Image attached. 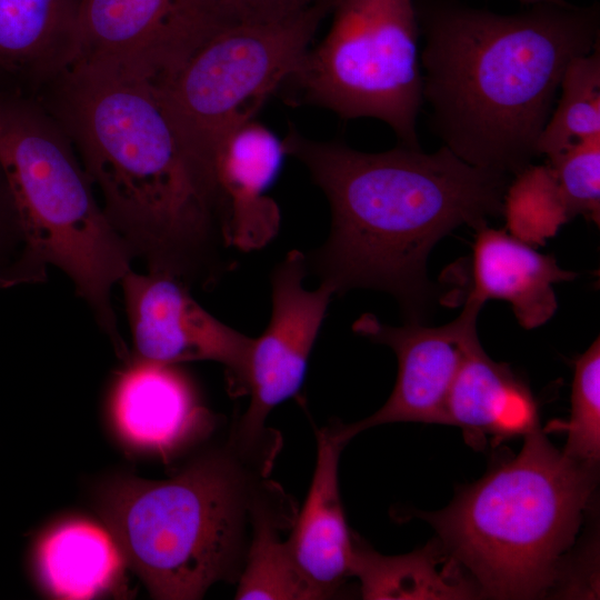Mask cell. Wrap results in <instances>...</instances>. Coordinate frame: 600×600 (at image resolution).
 <instances>
[{
    "mask_svg": "<svg viewBox=\"0 0 600 600\" xmlns=\"http://www.w3.org/2000/svg\"><path fill=\"white\" fill-rule=\"evenodd\" d=\"M23 237L7 177L0 166V273L20 254Z\"/></svg>",
    "mask_w": 600,
    "mask_h": 600,
    "instance_id": "cell-26",
    "label": "cell"
},
{
    "mask_svg": "<svg viewBox=\"0 0 600 600\" xmlns=\"http://www.w3.org/2000/svg\"><path fill=\"white\" fill-rule=\"evenodd\" d=\"M326 37L286 83L293 101L343 119L386 122L402 146L420 148L419 23L413 0H334Z\"/></svg>",
    "mask_w": 600,
    "mask_h": 600,
    "instance_id": "cell-8",
    "label": "cell"
},
{
    "mask_svg": "<svg viewBox=\"0 0 600 600\" xmlns=\"http://www.w3.org/2000/svg\"><path fill=\"white\" fill-rule=\"evenodd\" d=\"M480 309L466 302L460 316L441 327L419 322L393 327L371 313L357 319L352 324L356 333L394 351L398 376L386 403L361 421L336 427L339 438L347 443L368 428L393 422L444 424L449 391L468 347L478 338Z\"/></svg>",
    "mask_w": 600,
    "mask_h": 600,
    "instance_id": "cell-12",
    "label": "cell"
},
{
    "mask_svg": "<svg viewBox=\"0 0 600 600\" xmlns=\"http://www.w3.org/2000/svg\"><path fill=\"white\" fill-rule=\"evenodd\" d=\"M82 0H0V69L62 72L72 62Z\"/></svg>",
    "mask_w": 600,
    "mask_h": 600,
    "instance_id": "cell-18",
    "label": "cell"
},
{
    "mask_svg": "<svg viewBox=\"0 0 600 600\" xmlns=\"http://www.w3.org/2000/svg\"><path fill=\"white\" fill-rule=\"evenodd\" d=\"M238 20L220 0H82L68 68L112 69L158 82Z\"/></svg>",
    "mask_w": 600,
    "mask_h": 600,
    "instance_id": "cell-9",
    "label": "cell"
},
{
    "mask_svg": "<svg viewBox=\"0 0 600 600\" xmlns=\"http://www.w3.org/2000/svg\"><path fill=\"white\" fill-rule=\"evenodd\" d=\"M472 283L466 302L508 301L524 329L546 323L557 310L553 284L576 273L551 256L536 251L517 236L487 226L477 230L471 261Z\"/></svg>",
    "mask_w": 600,
    "mask_h": 600,
    "instance_id": "cell-16",
    "label": "cell"
},
{
    "mask_svg": "<svg viewBox=\"0 0 600 600\" xmlns=\"http://www.w3.org/2000/svg\"><path fill=\"white\" fill-rule=\"evenodd\" d=\"M113 538L87 522L66 523L44 538L39 549L41 574L67 599H88L108 588L120 570Z\"/></svg>",
    "mask_w": 600,
    "mask_h": 600,
    "instance_id": "cell-20",
    "label": "cell"
},
{
    "mask_svg": "<svg viewBox=\"0 0 600 600\" xmlns=\"http://www.w3.org/2000/svg\"><path fill=\"white\" fill-rule=\"evenodd\" d=\"M523 4L532 6L537 3H553V4H567L566 0H519Z\"/></svg>",
    "mask_w": 600,
    "mask_h": 600,
    "instance_id": "cell-28",
    "label": "cell"
},
{
    "mask_svg": "<svg viewBox=\"0 0 600 600\" xmlns=\"http://www.w3.org/2000/svg\"><path fill=\"white\" fill-rule=\"evenodd\" d=\"M513 178L503 200L513 236H549L569 220L548 163L530 164Z\"/></svg>",
    "mask_w": 600,
    "mask_h": 600,
    "instance_id": "cell-23",
    "label": "cell"
},
{
    "mask_svg": "<svg viewBox=\"0 0 600 600\" xmlns=\"http://www.w3.org/2000/svg\"><path fill=\"white\" fill-rule=\"evenodd\" d=\"M333 2L316 0L279 18L234 21L154 82L181 140L202 164L216 173L221 143L297 71Z\"/></svg>",
    "mask_w": 600,
    "mask_h": 600,
    "instance_id": "cell-7",
    "label": "cell"
},
{
    "mask_svg": "<svg viewBox=\"0 0 600 600\" xmlns=\"http://www.w3.org/2000/svg\"><path fill=\"white\" fill-rule=\"evenodd\" d=\"M569 219L577 214L599 222L600 136L571 143L548 157Z\"/></svg>",
    "mask_w": 600,
    "mask_h": 600,
    "instance_id": "cell-25",
    "label": "cell"
},
{
    "mask_svg": "<svg viewBox=\"0 0 600 600\" xmlns=\"http://www.w3.org/2000/svg\"><path fill=\"white\" fill-rule=\"evenodd\" d=\"M413 1L432 129L463 161L513 178L540 156L568 64L599 44V4L501 14L457 0Z\"/></svg>",
    "mask_w": 600,
    "mask_h": 600,
    "instance_id": "cell-3",
    "label": "cell"
},
{
    "mask_svg": "<svg viewBox=\"0 0 600 600\" xmlns=\"http://www.w3.org/2000/svg\"><path fill=\"white\" fill-rule=\"evenodd\" d=\"M563 453L596 468L600 458V339L576 361L570 420Z\"/></svg>",
    "mask_w": 600,
    "mask_h": 600,
    "instance_id": "cell-24",
    "label": "cell"
},
{
    "mask_svg": "<svg viewBox=\"0 0 600 600\" xmlns=\"http://www.w3.org/2000/svg\"><path fill=\"white\" fill-rule=\"evenodd\" d=\"M111 409L130 442L161 452L182 444L207 420L192 381L177 364L136 356L117 378Z\"/></svg>",
    "mask_w": 600,
    "mask_h": 600,
    "instance_id": "cell-15",
    "label": "cell"
},
{
    "mask_svg": "<svg viewBox=\"0 0 600 600\" xmlns=\"http://www.w3.org/2000/svg\"><path fill=\"white\" fill-rule=\"evenodd\" d=\"M594 480L596 468L558 451L537 428L513 459L429 520L484 594L531 598L553 583Z\"/></svg>",
    "mask_w": 600,
    "mask_h": 600,
    "instance_id": "cell-6",
    "label": "cell"
},
{
    "mask_svg": "<svg viewBox=\"0 0 600 600\" xmlns=\"http://www.w3.org/2000/svg\"><path fill=\"white\" fill-rule=\"evenodd\" d=\"M61 74V122L133 258L190 288L234 270L217 176L188 150L154 82L81 66Z\"/></svg>",
    "mask_w": 600,
    "mask_h": 600,
    "instance_id": "cell-1",
    "label": "cell"
},
{
    "mask_svg": "<svg viewBox=\"0 0 600 600\" xmlns=\"http://www.w3.org/2000/svg\"><path fill=\"white\" fill-rule=\"evenodd\" d=\"M242 20L274 19L298 11L316 0H220Z\"/></svg>",
    "mask_w": 600,
    "mask_h": 600,
    "instance_id": "cell-27",
    "label": "cell"
},
{
    "mask_svg": "<svg viewBox=\"0 0 600 600\" xmlns=\"http://www.w3.org/2000/svg\"><path fill=\"white\" fill-rule=\"evenodd\" d=\"M0 166L23 237L0 289L43 282L49 267L60 269L122 353L112 289L133 256L97 201L70 138L30 102L0 93Z\"/></svg>",
    "mask_w": 600,
    "mask_h": 600,
    "instance_id": "cell-5",
    "label": "cell"
},
{
    "mask_svg": "<svg viewBox=\"0 0 600 600\" xmlns=\"http://www.w3.org/2000/svg\"><path fill=\"white\" fill-rule=\"evenodd\" d=\"M447 426L459 427L470 446L481 447L486 436L508 439L539 428L529 388L506 363L490 359L479 339L467 349L446 404Z\"/></svg>",
    "mask_w": 600,
    "mask_h": 600,
    "instance_id": "cell-17",
    "label": "cell"
},
{
    "mask_svg": "<svg viewBox=\"0 0 600 600\" xmlns=\"http://www.w3.org/2000/svg\"><path fill=\"white\" fill-rule=\"evenodd\" d=\"M277 441L229 443L170 479L121 478L99 499L121 556L157 599H199L238 581L256 517L279 489L267 480Z\"/></svg>",
    "mask_w": 600,
    "mask_h": 600,
    "instance_id": "cell-4",
    "label": "cell"
},
{
    "mask_svg": "<svg viewBox=\"0 0 600 600\" xmlns=\"http://www.w3.org/2000/svg\"><path fill=\"white\" fill-rule=\"evenodd\" d=\"M307 257L291 250L271 276V318L253 339L246 392L250 401L233 432L246 442H259L272 433L264 428L269 413L297 394L308 360L334 289L321 282L316 290L303 286Z\"/></svg>",
    "mask_w": 600,
    "mask_h": 600,
    "instance_id": "cell-10",
    "label": "cell"
},
{
    "mask_svg": "<svg viewBox=\"0 0 600 600\" xmlns=\"http://www.w3.org/2000/svg\"><path fill=\"white\" fill-rule=\"evenodd\" d=\"M284 156L282 139L254 120L236 129L219 147L216 174L236 251L261 249L277 236L280 211L266 193Z\"/></svg>",
    "mask_w": 600,
    "mask_h": 600,
    "instance_id": "cell-14",
    "label": "cell"
},
{
    "mask_svg": "<svg viewBox=\"0 0 600 600\" xmlns=\"http://www.w3.org/2000/svg\"><path fill=\"white\" fill-rule=\"evenodd\" d=\"M574 58L567 67L561 97L540 136V156L551 157L579 140L600 136V50Z\"/></svg>",
    "mask_w": 600,
    "mask_h": 600,
    "instance_id": "cell-22",
    "label": "cell"
},
{
    "mask_svg": "<svg viewBox=\"0 0 600 600\" xmlns=\"http://www.w3.org/2000/svg\"><path fill=\"white\" fill-rule=\"evenodd\" d=\"M119 284L136 357L166 364L214 361L232 389L246 391L253 338L213 317L176 277L130 269Z\"/></svg>",
    "mask_w": 600,
    "mask_h": 600,
    "instance_id": "cell-11",
    "label": "cell"
},
{
    "mask_svg": "<svg viewBox=\"0 0 600 600\" xmlns=\"http://www.w3.org/2000/svg\"><path fill=\"white\" fill-rule=\"evenodd\" d=\"M364 599H464L474 594L459 562L438 549L387 557L354 543L352 571Z\"/></svg>",
    "mask_w": 600,
    "mask_h": 600,
    "instance_id": "cell-19",
    "label": "cell"
},
{
    "mask_svg": "<svg viewBox=\"0 0 600 600\" xmlns=\"http://www.w3.org/2000/svg\"><path fill=\"white\" fill-rule=\"evenodd\" d=\"M343 442L336 428L317 432V460L304 503L286 539L291 558L318 599L351 576L354 542L342 508L338 467Z\"/></svg>",
    "mask_w": 600,
    "mask_h": 600,
    "instance_id": "cell-13",
    "label": "cell"
},
{
    "mask_svg": "<svg viewBox=\"0 0 600 600\" xmlns=\"http://www.w3.org/2000/svg\"><path fill=\"white\" fill-rule=\"evenodd\" d=\"M292 500L280 489L259 510L236 599H318L298 571L281 531L296 517Z\"/></svg>",
    "mask_w": 600,
    "mask_h": 600,
    "instance_id": "cell-21",
    "label": "cell"
},
{
    "mask_svg": "<svg viewBox=\"0 0 600 600\" xmlns=\"http://www.w3.org/2000/svg\"><path fill=\"white\" fill-rule=\"evenodd\" d=\"M326 194L331 230L307 269L336 294L390 293L407 322L424 320L433 290L427 259L460 226L480 229L503 213L511 176L472 166L442 146L432 153L400 146L369 153L316 141L290 127L282 139Z\"/></svg>",
    "mask_w": 600,
    "mask_h": 600,
    "instance_id": "cell-2",
    "label": "cell"
}]
</instances>
